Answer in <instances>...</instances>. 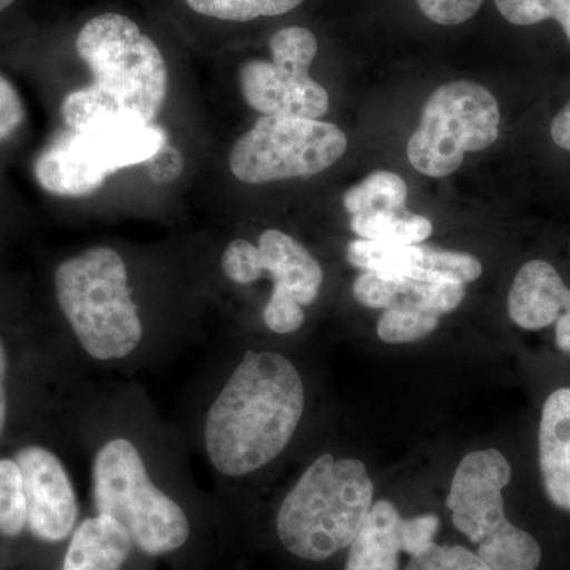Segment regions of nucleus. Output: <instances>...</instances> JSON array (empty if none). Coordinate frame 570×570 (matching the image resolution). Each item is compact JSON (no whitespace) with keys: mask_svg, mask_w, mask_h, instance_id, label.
I'll list each match as a JSON object with an SVG mask.
<instances>
[{"mask_svg":"<svg viewBox=\"0 0 570 570\" xmlns=\"http://www.w3.org/2000/svg\"><path fill=\"white\" fill-rule=\"evenodd\" d=\"M85 455L92 513L111 517L148 558L189 550L209 512L181 431L130 379H81L66 404Z\"/></svg>","mask_w":570,"mask_h":570,"instance_id":"obj_1","label":"nucleus"},{"mask_svg":"<svg viewBox=\"0 0 570 570\" xmlns=\"http://www.w3.org/2000/svg\"><path fill=\"white\" fill-rule=\"evenodd\" d=\"M307 412V384L292 356L245 347L206 354L176 426L227 499L294 445Z\"/></svg>","mask_w":570,"mask_h":570,"instance_id":"obj_2","label":"nucleus"},{"mask_svg":"<svg viewBox=\"0 0 570 570\" xmlns=\"http://www.w3.org/2000/svg\"><path fill=\"white\" fill-rule=\"evenodd\" d=\"M52 291L69 335L67 363L81 376L130 379L167 365L187 346L146 311L132 266L115 247L63 258Z\"/></svg>","mask_w":570,"mask_h":570,"instance_id":"obj_3","label":"nucleus"},{"mask_svg":"<svg viewBox=\"0 0 570 570\" xmlns=\"http://www.w3.org/2000/svg\"><path fill=\"white\" fill-rule=\"evenodd\" d=\"M92 82L70 92L61 111L70 130L100 119L126 118L153 124L168 96V67L151 37L115 11L86 21L75 41Z\"/></svg>","mask_w":570,"mask_h":570,"instance_id":"obj_4","label":"nucleus"},{"mask_svg":"<svg viewBox=\"0 0 570 570\" xmlns=\"http://www.w3.org/2000/svg\"><path fill=\"white\" fill-rule=\"evenodd\" d=\"M374 483L362 461L316 456L276 510V535L292 557L326 561L347 549L373 508Z\"/></svg>","mask_w":570,"mask_h":570,"instance_id":"obj_5","label":"nucleus"},{"mask_svg":"<svg viewBox=\"0 0 570 570\" xmlns=\"http://www.w3.org/2000/svg\"><path fill=\"white\" fill-rule=\"evenodd\" d=\"M512 479V468L497 449L468 453L452 479L448 508L452 523L472 543L493 570H538L542 550L530 532L510 523L502 490Z\"/></svg>","mask_w":570,"mask_h":570,"instance_id":"obj_6","label":"nucleus"},{"mask_svg":"<svg viewBox=\"0 0 570 570\" xmlns=\"http://www.w3.org/2000/svg\"><path fill=\"white\" fill-rule=\"evenodd\" d=\"M167 142L154 124L100 119L81 130L63 132L40 154L36 178L47 193L81 197L99 189L121 168L146 164Z\"/></svg>","mask_w":570,"mask_h":570,"instance_id":"obj_7","label":"nucleus"},{"mask_svg":"<svg viewBox=\"0 0 570 570\" xmlns=\"http://www.w3.org/2000/svg\"><path fill=\"white\" fill-rule=\"evenodd\" d=\"M220 272L228 283L247 287L268 277L272 294L262 321L279 336L295 335L306 322L305 309L314 305L324 285V269L316 257L294 236L268 228L258 245L238 238L220 255Z\"/></svg>","mask_w":570,"mask_h":570,"instance_id":"obj_8","label":"nucleus"},{"mask_svg":"<svg viewBox=\"0 0 570 570\" xmlns=\"http://www.w3.org/2000/svg\"><path fill=\"white\" fill-rule=\"evenodd\" d=\"M498 100L483 86L453 81L431 94L417 130L407 142V159L420 174L444 178L455 174L466 153L498 140Z\"/></svg>","mask_w":570,"mask_h":570,"instance_id":"obj_9","label":"nucleus"},{"mask_svg":"<svg viewBox=\"0 0 570 570\" xmlns=\"http://www.w3.org/2000/svg\"><path fill=\"white\" fill-rule=\"evenodd\" d=\"M347 149L340 127L321 119L262 116L228 156L232 174L246 184L309 178L336 164Z\"/></svg>","mask_w":570,"mask_h":570,"instance_id":"obj_10","label":"nucleus"},{"mask_svg":"<svg viewBox=\"0 0 570 570\" xmlns=\"http://www.w3.org/2000/svg\"><path fill=\"white\" fill-rule=\"evenodd\" d=\"M269 51L272 61L250 59L239 67V88L247 105L264 116H325L328 92L309 75L318 51L316 36L302 26L281 29L269 39Z\"/></svg>","mask_w":570,"mask_h":570,"instance_id":"obj_11","label":"nucleus"},{"mask_svg":"<svg viewBox=\"0 0 570 570\" xmlns=\"http://www.w3.org/2000/svg\"><path fill=\"white\" fill-rule=\"evenodd\" d=\"M13 460L24 487L26 530L40 542H69L81 521L69 468L55 450L41 444L22 445Z\"/></svg>","mask_w":570,"mask_h":570,"instance_id":"obj_12","label":"nucleus"},{"mask_svg":"<svg viewBox=\"0 0 570 570\" xmlns=\"http://www.w3.org/2000/svg\"><path fill=\"white\" fill-rule=\"evenodd\" d=\"M509 316L523 330H542L554 324V340L570 354V288L546 261L521 266L509 292Z\"/></svg>","mask_w":570,"mask_h":570,"instance_id":"obj_13","label":"nucleus"},{"mask_svg":"<svg viewBox=\"0 0 570 570\" xmlns=\"http://www.w3.org/2000/svg\"><path fill=\"white\" fill-rule=\"evenodd\" d=\"M352 294L360 305L370 309H390V307H414L442 317L452 313L466 296L464 284L450 281L431 279H387L363 273L352 285Z\"/></svg>","mask_w":570,"mask_h":570,"instance_id":"obj_14","label":"nucleus"},{"mask_svg":"<svg viewBox=\"0 0 570 570\" xmlns=\"http://www.w3.org/2000/svg\"><path fill=\"white\" fill-rule=\"evenodd\" d=\"M539 466L551 504L570 512V389H558L543 403L539 426Z\"/></svg>","mask_w":570,"mask_h":570,"instance_id":"obj_15","label":"nucleus"},{"mask_svg":"<svg viewBox=\"0 0 570 570\" xmlns=\"http://www.w3.org/2000/svg\"><path fill=\"white\" fill-rule=\"evenodd\" d=\"M138 553L129 532L111 517H86L63 553L61 570H126Z\"/></svg>","mask_w":570,"mask_h":570,"instance_id":"obj_16","label":"nucleus"},{"mask_svg":"<svg viewBox=\"0 0 570 570\" xmlns=\"http://www.w3.org/2000/svg\"><path fill=\"white\" fill-rule=\"evenodd\" d=\"M403 520L393 502H374L362 530L348 546L344 570H400Z\"/></svg>","mask_w":570,"mask_h":570,"instance_id":"obj_17","label":"nucleus"},{"mask_svg":"<svg viewBox=\"0 0 570 570\" xmlns=\"http://www.w3.org/2000/svg\"><path fill=\"white\" fill-rule=\"evenodd\" d=\"M348 264L387 279H422L425 246L355 239L347 245ZM433 279V277H431Z\"/></svg>","mask_w":570,"mask_h":570,"instance_id":"obj_18","label":"nucleus"},{"mask_svg":"<svg viewBox=\"0 0 570 570\" xmlns=\"http://www.w3.org/2000/svg\"><path fill=\"white\" fill-rule=\"evenodd\" d=\"M351 228L362 239L400 245H422L433 234L430 219L404 208L352 216Z\"/></svg>","mask_w":570,"mask_h":570,"instance_id":"obj_19","label":"nucleus"},{"mask_svg":"<svg viewBox=\"0 0 570 570\" xmlns=\"http://www.w3.org/2000/svg\"><path fill=\"white\" fill-rule=\"evenodd\" d=\"M407 200V186L400 175L379 170L366 176L362 183L351 187L343 197V205L348 214L389 212L403 208Z\"/></svg>","mask_w":570,"mask_h":570,"instance_id":"obj_20","label":"nucleus"},{"mask_svg":"<svg viewBox=\"0 0 570 570\" xmlns=\"http://www.w3.org/2000/svg\"><path fill=\"white\" fill-rule=\"evenodd\" d=\"M305 0H186L195 13L214 20L245 22L262 17H279Z\"/></svg>","mask_w":570,"mask_h":570,"instance_id":"obj_21","label":"nucleus"},{"mask_svg":"<svg viewBox=\"0 0 570 570\" xmlns=\"http://www.w3.org/2000/svg\"><path fill=\"white\" fill-rule=\"evenodd\" d=\"M441 317L414 307H390L377 322V336L387 344L423 340L439 326Z\"/></svg>","mask_w":570,"mask_h":570,"instance_id":"obj_22","label":"nucleus"},{"mask_svg":"<svg viewBox=\"0 0 570 570\" xmlns=\"http://www.w3.org/2000/svg\"><path fill=\"white\" fill-rule=\"evenodd\" d=\"M26 530V499L17 461L0 459V534L18 538Z\"/></svg>","mask_w":570,"mask_h":570,"instance_id":"obj_23","label":"nucleus"},{"mask_svg":"<svg viewBox=\"0 0 570 570\" xmlns=\"http://www.w3.org/2000/svg\"><path fill=\"white\" fill-rule=\"evenodd\" d=\"M494 3L512 24L532 26L557 20L570 41V0H494Z\"/></svg>","mask_w":570,"mask_h":570,"instance_id":"obj_24","label":"nucleus"},{"mask_svg":"<svg viewBox=\"0 0 570 570\" xmlns=\"http://www.w3.org/2000/svg\"><path fill=\"white\" fill-rule=\"evenodd\" d=\"M425 273L433 279L469 284L482 276L483 266L474 255L425 246Z\"/></svg>","mask_w":570,"mask_h":570,"instance_id":"obj_25","label":"nucleus"},{"mask_svg":"<svg viewBox=\"0 0 570 570\" xmlns=\"http://www.w3.org/2000/svg\"><path fill=\"white\" fill-rule=\"evenodd\" d=\"M406 570H493L474 551L460 546L428 547L422 553L414 554Z\"/></svg>","mask_w":570,"mask_h":570,"instance_id":"obj_26","label":"nucleus"},{"mask_svg":"<svg viewBox=\"0 0 570 570\" xmlns=\"http://www.w3.org/2000/svg\"><path fill=\"white\" fill-rule=\"evenodd\" d=\"M428 20L441 26H456L471 20L483 0H415Z\"/></svg>","mask_w":570,"mask_h":570,"instance_id":"obj_27","label":"nucleus"},{"mask_svg":"<svg viewBox=\"0 0 570 570\" xmlns=\"http://www.w3.org/2000/svg\"><path fill=\"white\" fill-rule=\"evenodd\" d=\"M441 520L434 513L414 517V519L403 520L401 524V543H403L404 553H422L428 547L433 546L436 538Z\"/></svg>","mask_w":570,"mask_h":570,"instance_id":"obj_28","label":"nucleus"},{"mask_svg":"<svg viewBox=\"0 0 570 570\" xmlns=\"http://www.w3.org/2000/svg\"><path fill=\"white\" fill-rule=\"evenodd\" d=\"M24 119L20 94L0 75V141L9 138Z\"/></svg>","mask_w":570,"mask_h":570,"instance_id":"obj_29","label":"nucleus"},{"mask_svg":"<svg viewBox=\"0 0 570 570\" xmlns=\"http://www.w3.org/2000/svg\"><path fill=\"white\" fill-rule=\"evenodd\" d=\"M145 165L153 181L157 184L175 181L184 170L181 153L174 148V146L168 145V142H165L163 148L154 154L151 159Z\"/></svg>","mask_w":570,"mask_h":570,"instance_id":"obj_30","label":"nucleus"},{"mask_svg":"<svg viewBox=\"0 0 570 570\" xmlns=\"http://www.w3.org/2000/svg\"><path fill=\"white\" fill-rule=\"evenodd\" d=\"M11 412V354L9 344L0 335V442L10 425Z\"/></svg>","mask_w":570,"mask_h":570,"instance_id":"obj_31","label":"nucleus"},{"mask_svg":"<svg viewBox=\"0 0 570 570\" xmlns=\"http://www.w3.org/2000/svg\"><path fill=\"white\" fill-rule=\"evenodd\" d=\"M551 138L560 148L570 153V100L551 122Z\"/></svg>","mask_w":570,"mask_h":570,"instance_id":"obj_32","label":"nucleus"},{"mask_svg":"<svg viewBox=\"0 0 570 570\" xmlns=\"http://www.w3.org/2000/svg\"><path fill=\"white\" fill-rule=\"evenodd\" d=\"M14 0H0V13H2L3 10L9 9L11 3H13Z\"/></svg>","mask_w":570,"mask_h":570,"instance_id":"obj_33","label":"nucleus"}]
</instances>
